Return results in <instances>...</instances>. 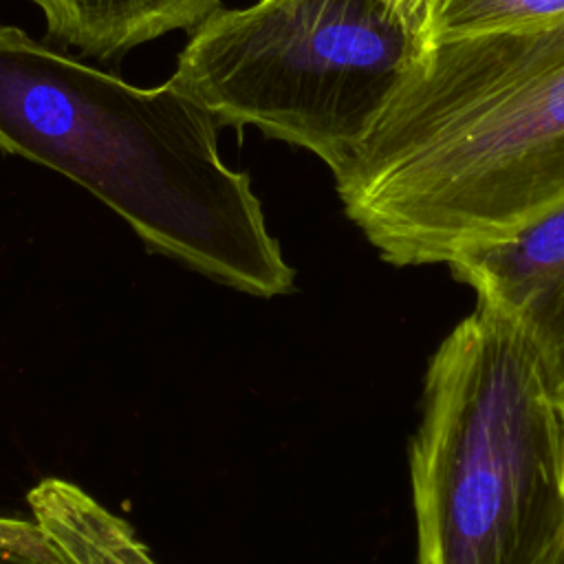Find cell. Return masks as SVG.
<instances>
[{
    "label": "cell",
    "instance_id": "obj_1",
    "mask_svg": "<svg viewBox=\"0 0 564 564\" xmlns=\"http://www.w3.org/2000/svg\"><path fill=\"white\" fill-rule=\"evenodd\" d=\"M392 267L449 264L564 209V18L419 51L333 172Z\"/></svg>",
    "mask_w": 564,
    "mask_h": 564
},
{
    "label": "cell",
    "instance_id": "obj_6",
    "mask_svg": "<svg viewBox=\"0 0 564 564\" xmlns=\"http://www.w3.org/2000/svg\"><path fill=\"white\" fill-rule=\"evenodd\" d=\"M26 502L73 564H156L123 518L68 480H40Z\"/></svg>",
    "mask_w": 564,
    "mask_h": 564
},
{
    "label": "cell",
    "instance_id": "obj_4",
    "mask_svg": "<svg viewBox=\"0 0 564 564\" xmlns=\"http://www.w3.org/2000/svg\"><path fill=\"white\" fill-rule=\"evenodd\" d=\"M416 55L390 0H258L200 22L172 79L216 121L256 126L335 172Z\"/></svg>",
    "mask_w": 564,
    "mask_h": 564
},
{
    "label": "cell",
    "instance_id": "obj_9",
    "mask_svg": "<svg viewBox=\"0 0 564 564\" xmlns=\"http://www.w3.org/2000/svg\"><path fill=\"white\" fill-rule=\"evenodd\" d=\"M542 564H564V542Z\"/></svg>",
    "mask_w": 564,
    "mask_h": 564
},
{
    "label": "cell",
    "instance_id": "obj_8",
    "mask_svg": "<svg viewBox=\"0 0 564 564\" xmlns=\"http://www.w3.org/2000/svg\"><path fill=\"white\" fill-rule=\"evenodd\" d=\"M0 564H73L42 524L31 518L0 516Z\"/></svg>",
    "mask_w": 564,
    "mask_h": 564
},
{
    "label": "cell",
    "instance_id": "obj_5",
    "mask_svg": "<svg viewBox=\"0 0 564 564\" xmlns=\"http://www.w3.org/2000/svg\"><path fill=\"white\" fill-rule=\"evenodd\" d=\"M447 269L522 335L564 410V209Z\"/></svg>",
    "mask_w": 564,
    "mask_h": 564
},
{
    "label": "cell",
    "instance_id": "obj_2",
    "mask_svg": "<svg viewBox=\"0 0 564 564\" xmlns=\"http://www.w3.org/2000/svg\"><path fill=\"white\" fill-rule=\"evenodd\" d=\"M216 117L174 79L139 88L0 26V148L73 178L148 249L236 291L273 297L295 271Z\"/></svg>",
    "mask_w": 564,
    "mask_h": 564
},
{
    "label": "cell",
    "instance_id": "obj_7",
    "mask_svg": "<svg viewBox=\"0 0 564 564\" xmlns=\"http://www.w3.org/2000/svg\"><path fill=\"white\" fill-rule=\"evenodd\" d=\"M419 51L438 42L564 18V0H390Z\"/></svg>",
    "mask_w": 564,
    "mask_h": 564
},
{
    "label": "cell",
    "instance_id": "obj_3",
    "mask_svg": "<svg viewBox=\"0 0 564 564\" xmlns=\"http://www.w3.org/2000/svg\"><path fill=\"white\" fill-rule=\"evenodd\" d=\"M410 482L416 564H542L564 542V410L480 304L427 361Z\"/></svg>",
    "mask_w": 564,
    "mask_h": 564
}]
</instances>
